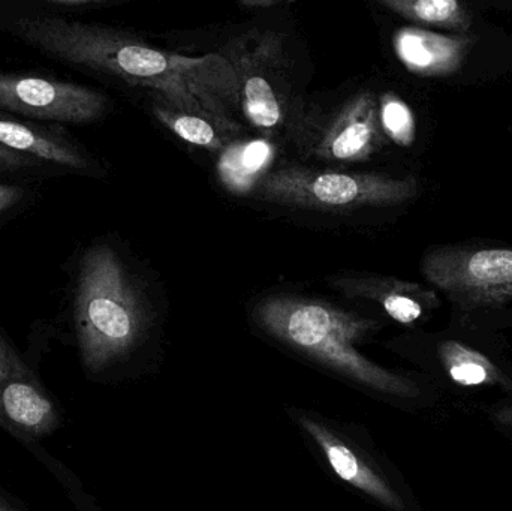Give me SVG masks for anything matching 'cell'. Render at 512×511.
Listing matches in <instances>:
<instances>
[{
	"label": "cell",
	"instance_id": "13",
	"mask_svg": "<svg viewBox=\"0 0 512 511\" xmlns=\"http://www.w3.org/2000/svg\"><path fill=\"white\" fill-rule=\"evenodd\" d=\"M274 149L267 140H248L225 147L218 162L221 182L234 194H248L268 174Z\"/></svg>",
	"mask_w": 512,
	"mask_h": 511
},
{
	"label": "cell",
	"instance_id": "14",
	"mask_svg": "<svg viewBox=\"0 0 512 511\" xmlns=\"http://www.w3.org/2000/svg\"><path fill=\"white\" fill-rule=\"evenodd\" d=\"M381 3L412 23L460 32L471 27V12L457 0H382Z\"/></svg>",
	"mask_w": 512,
	"mask_h": 511
},
{
	"label": "cell",
	"instance_id": "11",
	"mask_svg": "<svg viewBox=\"0 0 512 511\" xmlns=\"http://www.w3.org/2000/svg\"><path fill=\"white\" fill-rule=\"evenodd\" d=\"M300 423L306 429L307 434L313 438V441L319 444L337 477L354 486L358 491L375 498L388 509L403 510V503L399 495L366 462L361 461L351 447L346 446L336 435L331 434L328 429L309 417H300Z\"/></svg>",
	"mask_w": 512,
	"mask_h": 511
},
{
	"label": "cell",
	"instance_id": "15",
	"mask_svg": "<svg viewBox=\"0 0 512 511\" xmlns=\"http://www.w3.org/2000/svg\"><path fill=\"white\" fill-rule=\"evenodd\" d=\"M152 110L159 122L164 123L170 131L186 143L209 150L225 149V140L228 135L212 120L188 111L177 110L161 99L153 101Z\"/></svg>",
	"mask_w": 512,
	"mask_h": 511
},
{
	"label": "cell",
	"instance_id": "23",
	"mask_svg": "<svg viewBox=\"0 0 512 511\" xmlns=\"http://www.w3.org/2000/svg\"><path fill=\"white\" fill-rule=\"evenodd\" d=\"M0 511H24L12 506L11 501L0 495Z\"/></svg>",
	"mask_w": 512,
	"mask_h": 511
},
{
	"label": "cell",
	"instance_id": "2",
	"mask_svg": "<svg viewBox=\"0 0 512 511\" xmlns=\"http://www.w3.org/2000/svg\"><path fill=\"white\" fill-rule=\"evenodd\" d=\"M69 305L81 359L101 371L140 341L144 311L122 255L107 240H95L72 257Z\"/></svg>",
	"mask_w": 512,
	"mask_h": 511
},
{
	"label": "cell",
	"instance_id": "21",
	"mask_svg": "<svg viewBox=\"0 0 512 511\" xmlns=\"http://www.w3.org/2000/svg\"><path fill=\"white\" fill-rule=\"evenodd\" d=\"M498 419L501 420L504 425L511 426L512 428V407L499 411Z\"/></svg>",
	"mask_w": 512,
	"mask_h": 511
},
{
	"label": "cell",
	"instance_id": "17",
	"mask_svg": "<svg viewBox=\"0 0 512 511\" xmlns=\"http://www.w3.org/2000/svg\"><path fill=\"white\" fill-rule=\"evenodd\" d=\"M441 359L450 377L460 386H483L499 381V371L489 359L459 342H445Z\"/></svg>",
	"mask_w": 512,
	"mask_h": 511
},
{
	"label": "cell",
	"instance_id": "3",
	"mask_svg": "<svg viewBox=\"0 0 512 511\" xmlns=\"http://www.w3.org/2000/svg\"><path fill=\"white\" fill-rule=\"evenodd\" d=\"M259 326L294 350L348 375L363 386L388 395L411 398L414 384L375 365L355 344L376 323L321 300L270 297L255 309Z\"/></svg>",
	"mask_w": 512,
	"mask_h": 511
},
{
	"label": "cell",
	"instance_id": "6",
	"mask_svg": "<svg viewBox=\"0 0 512 511\" xmlns=\"http://www.w3.org/2000/svg\"><path fill=\"white\" fill-rule=\"evenodd\" d=\"M430 284L463 308L512 300V249L439 248L423 261Z\"/></svg>",
	"mask_w": 512,
	"mask_h": 511
},
{
	"label": "cell",
	"instance_id": "22",
	"mask_svg": "<svg viewBox=\"0 0 512 511\" xmlns=\"http://www.w3.org/2000/svg\"><path fill=\"white\" fill-rule=\"evenodd\" d=\"M243 6H249V8H270V6L277 5V2H243Z\"/></svg>",
	"mask_w": 512,
	"mask_h": 511
},
{
	"label": "cell",
	"instance_id": "1",
	"mask_svg": "<svg viewBox=\"0 0 512 511\" xmlns=\"http://www.w3.org/2000/svg\"><path fill=\"white\" fill-rule=\"evenodd\" d=\"M0 32L54 62L150 90L177 110L212 120L228 137L240 131L231 116L240 99L239 74L218 54L168 53L122 30L48 11L36 0L0 2Z\"/></svg>",
	"mask_w": 512,
	"mask_h": 511
},
{
	"label": "cell",
	"instance_id": "7",
	"mask_svg": "<svg viewBox=\"0 0 512 511\" xmlns=\"http://www.w3.org/2000/svg\"><path fill=\"white\" fill-rule=\"evenodd\" d=\"M0 146L39 159L57 171L77 176H101L95 156L66 126L45 125L0 111Z\"/></svg>",
	"mask_w": 512,
	"mask_h": 511
},
{
	"label": "cell",
	"instance_id": "16",
	"mask_svg": "<svg viewBox=\"0 0 512 511\" xmlns=\"http://www.w3.org/2000/svg\"><path fill=\"white\" fill-rule=\"evenodd\" d=\"M240 99L245 116L256 128L270 131L285 120V108L279 93L262 75H249L245 81H240Z\"/></svg>",
	"mask_w": 512,
	"mask_h": 511
},
{
	"label": "cell",
	"instance_id": "18",
	"mask_svg": "<svg viewBox=\"0 0 512 511\" xmlns=\"http://www.w3.org/2000/svg\"><path fill=\"white\" fill-rule=\"evenodd\" d=\"M41 200L39 183L0 180V230L38 206Z\"/></svg>",
	"mask_w": 512,
	"mask_h": 511
},
{
	"label": "cell",
	"instance_id": "8",
	"mask_svg": "<svg viewBox=\"0 0 512 511\" xmlns=\"http://www.w3.org/2000/svg\"><path fill=\"white\" fill-rule=\"evenodd\" d=\"M0 414L12 426L42 437L57 428L59 414L35 378L27 374L17 353L0 335Z\"/></svg>",
	"mask_w": 512,
	"mask_h": 511
},
{
	"label": "cell",
	"instance_id": "5",
	"mask_svg": "<svg viewBox=\"0 0 512 511\" xmlns=\"http://www.w3.org/2000/svg\"><path fill=\"white\" fill-rule=\"evenodd\" d=\"M110 110L104 93L50 75L0 71V111L45 125H89Z\"/></svg>",
	"mask_w": 512,
	"mask_h": 511
},
{
	"label": "cell",
	"instance_id": "10",
	"mask_svg": "<svg viewBox=\"0 0 512 511\" xmlns=\"http://www.w3.org/2000/svg\"><path fill=\"white\" fill-rule=\"evenodd\" d=\"M400 62L423 77L454 74L465 62L469 44L463 38L438 35L418 27H403L393 38Z\"/></svg>",
	"mask_w": 512,
	"mask_h": 511
},
{
	"label": "cell",
	"instance_id": "20",
	"mask_svg": "<svg viewBox=\"0 0 512 511\" xmlns=\"http://www.w3.org/2000/svg\"><path fill=\"white\" fill-rule=\"evenodd\" d=\"M60 176L63 174L51 165L0 146V179L41 183Z\"/></svg>",
	"mask_w": 512,
	"mask_h": 511
},
{
	"label": "cell",
	"instance_id": "9",
	"mask_svg": "<svg viewBox=\"0 0 512 511\" xmlns=\"http://www.w3.org/2000/svg\"><path fill=\"white\" fill-rule=\"evenodd\" d=\"M379 108L372 93L349 101L316 143V155L328 161H363L379 140Z\"/></svg>",
	"mask_w": 512,
	"mask_h": 511
},
{
	"label": "cell",
	"instance_id": "19",
	"mask_svg": "<svg viewBox=\"0 0 512 511\" xmlns=\"http://www.w3.org/2000/svg\"><path fill=\"white\" fill-rule=\"evenodd\" d=\"M379 120L385 134L399 144V146H411L415 140V119L411 108L399 96L387 93L382 98L379 108Z\"/></svg>",
	"mask_w": 512,
	"mask_h": 511
},
{
	"label": "cell",
	"instance_id": "4",
	"mask_svg": "<svg viewBox=\"0 0 512 511\" xmlns=\"http://www.w3.org/2000/svg\"><path fill=\"white\" fill-rule=\"evenodd\" d=\"M417 180L382 174L345 173L291 167L268 173L258 194L262 200L310 210H352L399 206L417 195Z\"/></svg>",
	"mask_w": 512,
	"mask_h": 511
},
{
	"label": "cell",
	"instance_id": "12",
	"mask_svg": "<svg viewBox=\"0 0 512 511\" xmlns=\"http://www.w3.org/2000/svg\"><path fill=\"white\" fill-rule=\"evenodd\" d=\"M337 285L343 291L355 296L378 300L385 312L393 320L402 324H412L423 317L424 311L435 306L436 296L417 284L384 278H346L339 279Z\"/></svg>",
	"mask_w": 512,
	"mask_h": 511
}]
</instances>
